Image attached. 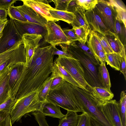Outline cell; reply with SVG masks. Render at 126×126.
Listing matches in <instances>:
<instances>
[{
	"mask_svg": "<svg viewBox=\"0 0 126 126\" xmlns=\"http://www.w3.org/2000/svg\"><path fill=\"white\" fill-rule=\"evenodd\" d=\"M51 45L36 49L31 62L25 66L23 78L15 97L17 100L31 93L38 91L39 88L51 73L54 55Z\"/></svg>",
	"mask_w": 126,
	"mask_h": 126,
	"instance_id": "obj_1",
	"label": "cell"
},
{
	"mask_svg": "<svg viewBox=\"0 0 126 126\" xmlns=\"http://www.w3.org/2000/svg\"><path fill=\"white\" fill-rule=\"evenodd\" d=\"M46 101L67 111L84 112L74 93L72 84L65 81L56 88L50 90Z\"/></svg>",
	"mask_w": 126,
	"mask_h": 126,
	"instance_id": "obj_2",
	"label": "cell"
},
{
	"mask_svg": "<svg viewBox=\"0 0 126 126\" xmlns=\"http://www.w3.org/2000/svg\"><path fill=\"white\" fill-rule=\"evenodd\" d=\"M74 93L84 112L97 121L102 126H113L101 110L100 102L89 92L72 85Z\"/></svg>",
	"mask_w": 126,
	"mask_h": 126,
	"instance_id": "obj_3",
	"label": "cell"
},
{
	"mask_svg": "<svg viewBox=\"0 0 126 126\" xmlns=\"http://www.w3.org/2000/svg\"><path fill=\"white\" fill-rule=\"evenodd\" d=\"M60 45L63 51L68 52L73 57L79 61L84 71L85 79L90 86L92 87H103L98 78V70L96 66L75 42L68 45Z\"/></svg>",
	"mask_w": 126,
	"mask_h": 126,
	"instance_id": "obj_4",
	"label": "cell"
},
{
	"mask_svg": "<svg viewBox=\"0 0 126 126\" xmlns=\"http://www.w3.org/2000/svg\"><path fill=\"white\" fill-rule=\"evenodd\" d=\"M38 93V91H35L17 100L9 112L12 125L26 114L40 111L43 103L39 101Z\"/></svg>",
	"mask_w": 126,
	"mask_h": 126,
	"instance_id": "obj_5",
	"label": "cell"
},
{
	"mask_svg": "<svg viewBox=\"0 0 126 126\" xmlns=\"http://www.w3.org/2000/svg\"><path fill=\"white\" fill-rule=\"evenodd\" d=\"M82 87L83 90L89 92L91 87L84 78V72L79 61L73 57L58 56L55 60Z\"/></svg>",
	"mask_w": 126,
	"mask_h": 126,
	"instance_id": "obj_6",
	"label": "cell"
},
{
	"mask_svg": "<svg viewBox=\"0 0 126 126\" xmlns=\"http://www.w3.org/2000/svg\"><path fill=\"white\" fill-rule=\"evenodd\" d=\"M94 10L99 16L108 30L114 33L116 15L109 1L98 0Z\"/></svg>",
	"mask_w": 126,
	"mask_h": 126,
	"instance_id": "obj_7",
	"label": "cell"
},
{
	"mask_svg": "<svg viewBox=\"0 0 126 126\" xmlns=\"http://www.w3.org/2000/svg\"><path fill=\"white\" fill-rule=\"evenodd\" d=\"M3 35L0 38V53L11 48L21 41L22 37L17 30L13 20L10 19L2 32Z\"/></svg>",
	"mask_w": 126,
	"mask_h": 126,
	"instance_id": "obj_8",
	"label": "cell"
},
{
	"mask_svg": "<svg viewBox=\"0 0 126 126\" xmlns=\"http://www.w3.org/2000/svg\"><path fill=\"white\" fill-rule=\"evenodd\" d=\"M45 27L46 32L44 36L45 40L53 47L62 44L68 45L71 43L60 26L54 21H48Z\"/></svg>",
	"mask_w": 126,
	"mask_h": 126,
	"instance_id": "obj_9",
	"label": "cell"
},
{
	"mask_svg": "<svg viewBox=\"0 0 126 126\" xmlns=\"http://www.w3.org/2000/svg\"><path fill=\"white\" fill-rule=\"evenodd\" d=\"M42 38L40 34L26 33L22 36L21 40L26 51V65L32 61L36 49L40 46L39 43Z\"/></svg>",
	"mask_w": 126,
	"mask_h": 126,
	"instance_id": "obj_10",
	"label": "cell"
},
{
	"mask_svg": "<svg viewBox=\"0 0 126 126\" xmlns=\"http://www.w3.org/2000/svg\"><path fill=\"white\" fill-rule=\"evenodd\" d=\"M25 63L19 62L12 66L8 80L9 92L11 96V94H15L18 91L21 76L25 66Z\"/></svg>",
	"mask_w": 126,
	"mask_h": 126,
	"instance_id": "obj_11",
	"label": "cell"
},
{
	"mask_svg": "<svg viewBox=\"0 0 126 126\" xmlns=\"http://www.w3.org/2000/svg\"><path fill=\"white\" fill-rule=\"evenodd\" d=\"M100 102L102 111L113 126H122L118 110V103L115 100Z\"/></svg>",
	"mask_w": 126,
	"mask_h": 126,
	"instance_id": "obj_12",
	"label": "cell"
},
{
	"mask_svg": "<svg viewBox=\"0 0 126 126\" xmlns=\"http://www.w3.org/2000/svg\"><path fill=\"white\" fill-rule=\"evenodd\" d=\"M23 4L32 8L36 12L42 16L48 21L55 19L51 15L49 10L54 9L49 4L52 0H22Z\"/></svg>",
	"mask_w": 126,
	"mask_h": 126,
	"instance_id": "obj_13",
	"label": "cell"
},
{
	"mask_svg": "<svg viewBox=\"0 0 126 126\" xmlns=\"http://www.w3.org/2000/svg\"><path fill=\"white\" fill-rule=\"evenodd\" d=\"M13 20L17 30L22 37L23 35L26 33L40 34L43 36L45 35L46 32L45 27L28 21Z\"/></svg>",
	"mask_w": 126,
	"mask_h": 126,
	"instance_id": "obj_14",
	"label": "cell"
},
{
	"mask_svg": "<svg viewBox=\"0 0 126 126\" xmlns=\"http://www.w3.org/2000/svg\"><path fill=\"white\" fill-rule=\"evenodd\" d=\"M15 7L27 21L44 27L47 25L48 21L31 7L24 4Z\"/></svg>",
	"mask_w": 126,
	"mask_h": 126,
	"instance_id": "obj_15",
	"label": "cell"
},
{
	"mask_svg": "<svg viewBox=\"0 0 126 126\" xmlns=\"http://www.w3.org/2000/svg\"><path fill=\"white\" fill-rule=\"evenodd\" d=\"M85 15L90 30L104 35L108 33L109 30L94 9L91 11H86Z\"/></svg>",
	"mask_w": 126,
	"mask_h": 126,
	"instance_id": "obj_16",
	"label": "cell"
},
{
	"mask_svg": "<svg viewBox=\"0 0 126 126\" xmlns=\"http://www.w3.org/2000/svg\"><path fill=\"white\" fill-rule=\"evenodd\" d=\"M50 76L53 79L57 77L62 78L65 81L69 82L72 85L83 90L81 85L72 77L58 62L55 61L53 63L51 74Z\"/></svg>",
	"mask_w": 126,
	"mask_h": 126,
	"instance_id": "obj_17",
	"label": "cell"
},
{
	"mask_svg": "<svg viewBox=\"0 0 126 126\" xmlns=\"http://www.w3.org/2000/svg\"><path fill=\"white\" fill-rule=\"evenodd\" d=\"M89 92L96 99L102 103L112 100L114 96L113 94L103 87L91 86L88 88Z\"/></svg>",
	"mask_w": 126,
	"mask_h": 126,
	"instance_id": "obj_18",
	"label": "cell"
},
{
	"mask_svg": "<svg viewBox=\"0 0 126 126\" xmlns=\"http://www.w3.org/2000/svg\"><path fill=\"white\" fill-rule=\"evenodd\" d=\"M52 17L55 19V22L62 20L74 26L76 22V17L74 14L67 11H61L54 9L49 10Z\"/></svg>",
	"mask_w": 126,
	"mask_h": 126,
	"instance_id": "obj_19",
	"label": "cell"
},
{
	"mask_svg": "<svg viewBox=\"0 0 126 126\" xmlns=\"http://www.w3.org/2000/svg\"><path fill=\"white\" fill-rule=\"evenodd\" d=\"M59 106L47 101L43 103L40 111L45 116H47L60 119L65 115L61 111Z\"/></svg>",
	"mask_w": 126,
	"mask_h": 126,
	"instance_id": "obj_20",
	"label": "cell"
},
{
	"mask_svg": "<svg viewBox=\"0 0 126 126\" xmlns=\"http://www.w3.org/2000/svg\"><path fill=\"white\" fill-rule=\"evenodd\" d=\"M88 35V39L87 41V46L98 60L97 56L99 52L101 51H105L95 32L90 30Z\"/></svg>",
	"mask_w": 126,
	"mask_h": 126,
	"instance_id": "obj_21",
	"label": "cell"
},
{
	"mask_svg": "<svg viewBox=\"0 0 126 126\" xmlns=\"http://www.w3.org/2000/svg\"><path fill=\"white\" fill-rule=\"evenodd\" d=\"M109 1L113 9L116 19L122 22L126 27V9L124 3L120 0H110Z\"/></svg>",
	"mask_w": 126,
	"mask_h": 126,
	"instance_id": "obj_22",
	"label": "cell"
},
{
	"mask_svg": "<svg viewBox=\"0 0 126 126\" xmlns=\"http://www.w3.org/2000/svg\"><path fill=\"white\" fill-rule=\"evenodd\" d=\"M113 51L120 55L125 51V47L117 35L114 33L109 31L108 33L105 35Z\"/></svg>",
	"mask_w": 126,
	"mask_h": 126,
	"instance_id": "obj_23",
	"label": "cell"
},
{
	"mask_svg": "<svg viewBox=\"0 0 126 126\" xmlns=\"http://www.w3.org/2000/svg\"><path fill=\"white\" fill-rule=\"evenodd\" d=\"M98 77L102 87L111 91V85L110 75L105 65H99L98 70Z\"/></svg>",
	"mask_w": 126,
	"mask_h": 126,
	"instance_id": "obj_24",
	"label": "cell"
},
{
	"mask_svg": "<svg viewBox=\"0 0 126 126\" xmlns=\"http://www.w3.org/2000/svg\"><path fill=\"white\" fill-rule=\"evenodd\" d=\"M86 11L84 9L78 6L76 7L73 13L76 16V22L73 26H82L86 29L90 31L86 16Z\"/></svg>",
	"mask_w": 126,
	"mask_h": 126,
	"instance_id": "obj_25",
	"label": "cell"
},
{
	"mask_svg": "<svg viewBox=\"0 0 126 126\" xmlns=\"http://www.w3.org/2000/svg\"><path fill=\"white\" fill-rule=\"evenodd\" d=\"M78 119L77 112L67 111L66 114L59 121L58 126H77Z\"/></svg>",
	"mask_w": 126,
	"mask_h": 126,
	"instance_id": "obj_26",
	"label": "cell"
},
{
	"mask_svg": "<svg viewBox=\"0 0 126 126\" xmlns=\"http://www.w3.org/2000/svg\"><path fill=\"white\" fill-rule=\"evenodd\" d=\"M53 79L49 76L41 84L38 90V98L41 102L46 101L47 98L50 90L51 82Z\"/></svg>",
	"mask_w": 126,
	"mask_h": 126,
	"instance_id": "obj_27",
	"label": "cell"
},
{
	"mask_svg": "<svg viewBox=\"0 0 126 126\" xmlns=\"http://www.w3.org/2000/svg\"><path fill=\"white\" fill-rule=\"evenodd\" d=\"M10 72L0 83V105L11 97L9 93L8 86Z\"/></svg>",
	"mask_w": 126,
	"mask_h": 126,
	"instance_id": "obj_28",
	"label": "cell"
},
{
	"mask_svg": "<svg viewBox=\"0 0 126 126\" xmlns=\"http://www.w3.org/2000/svg\"><path fill=\"white\" fill-rule=\"evenodd\" d=\"M118 103L119 112L122 126H126V95L125 91H121Z\"/></svg>",
	"mask_w": 126,
	"mask_h": 126,
	"instance_id": "obj_29",
	"label": "cell"
},
{
	"mask_svg": "<svg viewBox=\"0 0 126 126\" xmlns=\"http://www.w3.org/2000/svg\"><path fill=\"white\" fill-rule=\"evenodd\" d=\"M22 43L21 40L17 43L8 50L0 53V65L16 54Z\"/></svg>",
	"mask_w": 126,
	"mask_h": 126,
	"instance_id": "obj_30",
	"label": "cell"
},
{
	"mask_svg": "<svg viewBox=\"0 0 126 126\" xmlns=\"http://www.w3.org/2000/svg\"><path fill=\"white\" fill-rule=\"evenodd\" d=\"M106 62L112 68L120 71L121 64V56L120 54L114 53L111 54L105 53Z\"/></svg>",
	"mask_w": 126,
	"mask_h": 126,
	"instance_id": "obj_31",
	"label": "cell"
},
{
	"mask_svg": "<svg viewBox=\"0 0 126 126\" xmlns=\"http://www.w3.org/2000/svg\"><path fill=\"white\" fill-rule=\"evenodd\" d=\"M114 33L124 46L126 40V27L122 22L116 19L115 23Z\"/></svg>",
	"mask_w": 126,
	"mask_h": 126,
	"instance_id": "obj_32",
	"label": "cell"
},
{
	"mask_svg": "<svg viewBox=\"0 0 126 126\" xmlns=\"http://www.w3.org/2000/svg\"><path fill=\"white\" fill-rule=\"evenodd\" d=\"M73 28L74 29L78 38V41L82 44H85L87 40L90 31L86 29L82 26H74Z\"/></svg>",
	"mask_w": 126,
	"mask_h": 126,
	"instance_id": "obj_33",
	"label": "cell"
},
{
	"mask_svg": "<svg viewBox=\"0 0 126 126\" xmlns=\"http://www.w3.org/2000/svg\"><path fill=\"white\" fill-rule=\"evenodd\" d=\"M77 5L86 11L94 9L97 3L98 0H76Z\"/></svg>",
	"mask_w": 126,
	"mask_h": 126,
	"instance_id": "obj_34",
	"label": "cell"
},
{
	"mask_svg": "<svg viewBox=\"0 0 126 126\" xmlns=\"http://www.w3.org/2000/svg\"><path fill=\"white\" fill-rule=\"evenodd\" d=\"M7 13L10 19L12 20L23 21H27L13 5L9 8L7 10Z\"/></svg>",
	"mask_w": 126,
	"mask_h": 126,
	"instance_id": "obj_35",
	"label": "cell"
},
{
	"mask_svg": "<svg viewBox=\"0 0 126 126\" xmlns=\"http://www.w3.org/2000/svg\"><path fill=\"white\" fill-rule=\"evenodd\" d=\"M96 32L102 47L105 53L111 54L114 53L111 48L105 36L97 32Z\"/></svg>",
	"mask_w": 126,
	"mask_h": 126,
	"instance_id": "obj_36",
	"label": "cell"
},
{
	"mask_svg": "<svg viewBox=\"0 0 126 126\" xmlns=\"http://www.w3.org/2000/svg\"><path fill=\"white\" fill-rule=\"evenodd\" d=\"M17 101V100L10 97L0 105V111H8L9 112Z\"/></svg>",
	"mask_w": 126,
	"mask_h": 126,
	"instance_id": "obj_37",
	"label": "cell"
},
{
	"mask_svg": "<svg viewBox=\"0 0 126 126\" xmlns=\"http://www.w3.org/2000/svg\"><path fill=\"white\" fill-rule=\"evenodd\" d=\"M39 126H49L46 119L45 116L41 112L35 111L32 112Z\"/></svg>",
	"mask_w": 126,
	"mask_h": 126,
	"instance_id": "obj_38",
	"label": "cell"
},
{
	"mask_svg": "<svg viewBox=\"0 0 126 126\" xmlns=\"http://www.w3.org/2000/svg\"><path fill=\"white\" fill-rule=\"evenodd\" d=\"M71 0H52L55 5L54 9L61 11H66L68 4Z\"/></svg>",
	"mask_w": 126,
	"mask_h": 126,
	"instance_id": "obj_39",
	"label": "cell"
},
{
	"mask_svg": "<svg viewBox=\"0 0 126 126\" xmlns=\"http://www.w3.org/2000/svg\"><path fill=\"white\" fill-rule=\"evenodd\" d=\"M89 117L86 112L79 115V119L77 126H89Z\"/></svg>",
	"mask_w": 126,
	"mask_h": 126,
	"instance_id": "obj_40",
	"label": "cell"
},
{
	"mask_svg": "<svg viewBox=\"0 0 126 126\" xmlns=\"http://www.w3.org/2000/svg\"><path fill=\"white\" fill-rule=\"evenodd\" d=\"M63 30L69 41L71 43L78 41V38L74 29H64Z\"/></svg>",
	"mask_w": 126,
	"mask_h": 126,
	"instance_id": "obj_41",
	"label": "cell"
},
{
	"mask_svg": "<svg viewBox=\"0 0 126 126\" xmlns=\"http://www.w3.org/2000/svg\"><path fill=\"white\" fill-rule=\"evenodd\" d=\"M17 0H0V9L7 10Z\"/></svg>",
	"mask_w": 126,
	"mask_h": 126,
	"instance_id": "obj_42",
	"label": "cell"
},
{
	"mask_svg": "<svg viewBox=\"0 0 126 126\" xmlns=\"http://www.w3.org/2000/svg\"><path fill=\"white\" fill-rule=\"evenodd\" d=\"M64 81L63 78L60 77L54 78L51 82L50 90H53L62 84Z\"/></svg>",
	"mask_w": 126,
	"mask_h": 126,
	"instance_id": "obj_43",
	"label": "cell"
},
{
	"mask_svg": "<svg viewBox=\"0 0 126 126\" xmlns=\"http://www.w3.org/2000/svg\"><path fill=\"white\" fill-rule=\"evenodd\" d=\"M53 47L52 54L53 55H58V56L73 57L68 52L59 50L56 47Z\"/></svg>",
	"mask_w": 126,
	"mask_h": 126,
	"instance_id": "obj_44",
	"label": "cell"
},
{
	"mask_svg": "<svg viewBox=\"0 0 126 126\" xmlns=\"http://www.w3.org/2000/svg\"><path fill=\"white\" fill-rule=\"evenodd\" d=\"M97 58L100 64L105 65L106 56L105 53L104 52L102 51H99L98 54Z\"/></svg>",
	"mask_w": 126,
	"mask_h": 126,
	"instance_id": "obj_45",
	"label": "cell"
},
{
	"mask_svg": "<svg viewBox=\"0 0 126 126\" xmlns=\"http://www.w3.org/2000/svg\"><path fill=\"white\" fill-rule=\"evenodd\" d=\"M76 2V0H71L68 4L66 11L74 13L76 8L78 6Z\"/></svg>",
	"mask_w": 126,
	"mask_h": 126,
	"instance_id": "obj_46",
	"label": "cell"
},
{
	"mask_svg": "<svg viewBox=\"0 0 126 126\" xmlns=\"http://www.w3.org/2000/svg\"><path fill=\"white\" fill-rule=\"evenodd\" d=\"M9 112L8 111H0V124L4 121Z\"/></svg>",
	"mask_w": 126,
	"mask_h": 126,
	"instance_id": "obj_47",
	"label": "cell"
},
{
	"mask_svg": "<svg viewBox=\"0 0 126 126\" xmlns=\"http://www.w3.org/2000/svg\"><path fill=\"white\" fill-rule=\"evenodd\" d=\"M89 126H102L97 121L89 117Z\"/></svg>",
	"mask_w": 126,
	"mask_h": 126,
	"instance_id": "obj_48",
	"label": "cell"
},
{
	"mask_svg": "<svg viewBox=\"0 0 126 126\" xmlns=\"http://www.w3.org/2000/svg\"><path fill=\"white\" fill-rule=\"evenodd\" d=\"M8 21V20L7 18L3 19H0V33L2 32Z\"/></svg>",
	"mask_w": 126,
	"mask_h": 126,
	"instance_id": "obj_49",
	"label": "cell"
},
{
	"mask_svg": "<svg viewBox=\"0 0 126 126\" xmlns=\"http://www.w3.org/2000/svg\"><path fill=\"white\" fill-rule=\"evenodd\" d=\"M7 15V10L0 9V19L6 18Z\"/></svg>",
	"mask_w": 126,
	"mask_h": 126,
	"instance_id": "obj_50",
	"label": "cell"
},
{
	"mask_svg": "<svg viewBox=\"0 0 126 126\" xmlns=\"http://www.w3.org/2000/svg\"><path fill=\"white\" fill-rule=\"evenodd\" d=\"M6 121L7 126H12V125L11 123L9 114H8L7 117L6 119Z\"/></svg>",
	"mask_w": 126,
	"mask_h": 126,
	"instance_id": "obj_51",
	"label": "cell"
},
{
	"mask_svg": "<svg viewBox=\"0 0 126 126\" xmlns=\"http://www.w3.org/2000/svg\"><path fill=\"white\" fill-rule=\"evenodd\" d=\"M0 126H7L6 120L2 122L0 124Z\"/></svg>",
	"mask_w": 126,
	"mask_h": 126,
	"instance_id": "obj_52",
	"label": "cell"
},
{
	"mask_svg": "<svg viewBox=\"0 0 126 126\" xmlns=\"http://www.w3.org/2000/svg\"><path fill=\"white\" fill-rule=\"evenodd\" d=\"M3 35L2 32L0 33V38Z\"/></svg>",
	"mask_w": 126,
	"mask_h": 126,
	"instance_id": "obj_53",
	"label": "cell"
}]
</instances>
